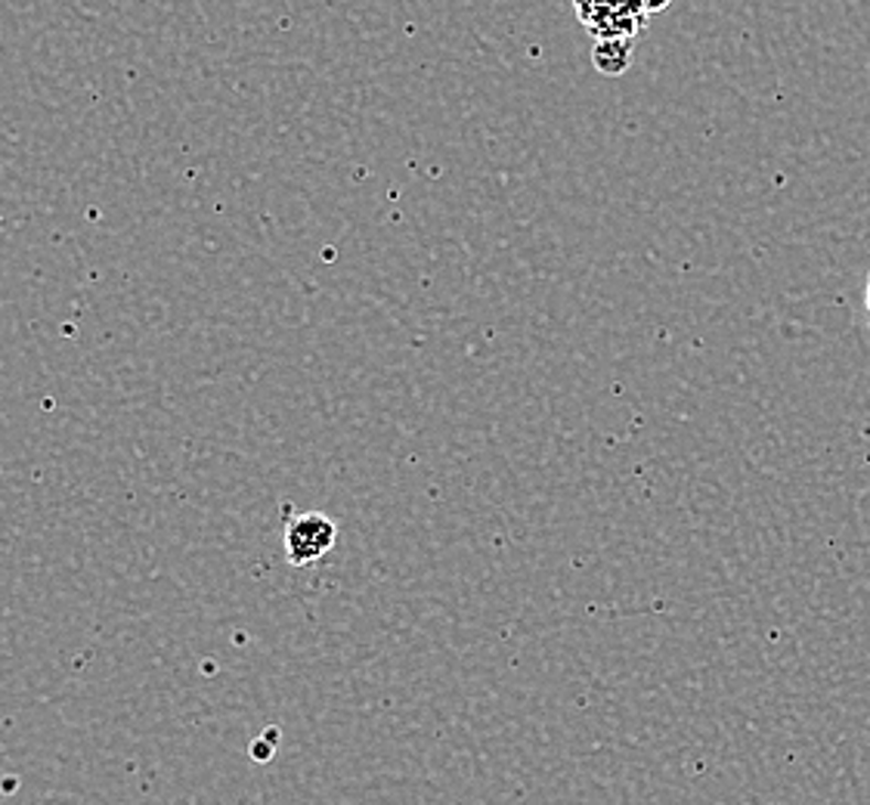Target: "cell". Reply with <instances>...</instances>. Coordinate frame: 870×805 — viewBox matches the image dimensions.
Here are the masks:
<instances>
[{
	"label": "cell",
	"instance_id": "obj_3",
	"mask_svg": "<svg viewBox=\"0 0 870 805\" xmlns=\"http://www.w3.org/2000/svg\"><path fill=\"white\" fill-rule=\"evenodd\" d=\"M592 63L601 75H623L632 65V37H611V41H595Z\"/></svg>",
	"mask_w": 870,
	"mask_h": 805
},
{
	"label": "cell",
	"instance_id": "obj_5",
	"mask_svg": "<svg viewBox=\"0 0 870 805\" xmlns=\"http://www.w3.org/2000/svg\"><path fill=\"white\" fill-rule=\"evenodd\" d=\"M638 7H642L647 17H651V13H660V10H666V7H669V0H638Z\"/></svg>",
	"mask_w": 870,
	"mask_h": 805
},
{
	"label": "cell",
	"instance_id": "obj_6",
	"mask_svg": "<svg viewBox=\"0 0 870 805\" xmlns=\"http://www.w3.org/2000/svg\"><path fill=\"white\" fill-rule=\"evenodd\" d=\"M864 310H868V322H870V273H868V286H864Z\"/></svg>",
	"mask_w": 870,
	"mask_h": 805
},
{
	"label": "cell",
	"instance_id": "obj_2",
	"mask_svg": "<svg viewBox=\"0 0 870 805\" xmlns=\"http://www.w3.org/2000/svg\"><path fill=\"white\" fill-rule=\"evenodd\" d=\"M647 17L638 13H616V10H604L595 17L582 19L586 32L592 34L595 41H611V37H635V34L645 29Z\"/></svg>",
	"mask_w": 870,
	"mask_h": 805
},
{
	"label": "cell",
	"instance_id": "obj_4",
	"mask_svg": "<svg viewBox=\"0 0 870 805\" xmlns=\"http://www.w3.org/2000/svg\"><path fill=\"white\" fill-rule=\"evenodd\" d=\"M577 3V13L580 19L595 17V13H604V10H616V13H638V17H647L645 10L638 7V0H573Z\"/></svg>",
	"mask_w": 870,
	"mask_h": 805
},
{
	"label": "cell",
	"instance_id": "obj_1",
	"mask_svg": "<svg viewBox=\"0 0 870 805\" xmlns=\"http://www.w3.org/2000/svg\"><path fill=\"white\" fill-rule=\"evenodd\" d=\"M286 561L294 570L323 561L332 548L339 546V524L323 512H289L286 515Z\"/></svg>",
	"mask_w": 870,
	"mask_h": 805
}]
</instances>
